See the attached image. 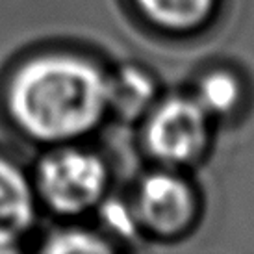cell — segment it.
I'll return each instance as SVG.
<instances>
[{
	"label": "cell",
	"instance_id": "obj_1",
	"mask_svg": "<svg viewBox=\"0 0 254 254\" xmlns=\"http://www.w3.org/2000/svg\"><path fill=\"white\" fill-rule=\"evenodd\" d=\"M7 110L34 139L69 141L91 132L108 112V76L84 58H34L9 80Z\"/></svg>",
	"mask_w": 254,
	"mask_h": 254
},
{
	"label": "cell",
	"instance_id": "obj_2",
	"mask_svg": "<svg viewBox=\"0 0 254 254\" xmlns=\"http://www.w3.org/2000/svg\"><path fill=\"white\" fill-rule=\"evenodd\" d=\"M108 186L104 162L82 148L49 154L37 171V190L50 210L76 215L99 202Z\"/></svg>",
	"mask_w": 254,
	"mask_h": 254
},
{
	"label": "cell",
	"instance_id": "obj_3",
	"mask_svg": "<svg viewBox=\"0 0 254 254\" xmlns=\"http://www.w3.org/2000/svg\"><path fill=\"white\" fill-rule=\"evenodd\" d=\"M195 97H173L148 115L145 145L165 165L193 162L208 145L210 121Z\"/></svg>",
	"mask_w": 254,
	"mask_h": 254
},
{
	"label": "cell",
	"instance_id": "obj_4",
	"mask_svg": "<svg viewBox=\"0 0 254 254\" xmlns=\"http://www.w3.org/2000/svg\"><path fill=\"white\" fill-rule=\"evenodd\" d=\"M135 221L158 236H177L193 223L197 198L184 178L171 173H152L137 188Z\"/></svg>",
	"mask_w": 254,
	"mask_h": 254
},
{
	"label": "cell",
	"instance_id": "obj_5",
	"mask_svg": "<svg viewBox=\"0 0 254 254\" xmlns=\"http://www.w3.org/2000/svg\"><path fill=\"white\" fill-rule=\"evenodd\" d=\"M34 213L28 178L13 162L0 156V251L9 249L28 232Z\"/></svg>",
	"mask_w": 254,
	"mask_h": 254
},
{
	"label": "cell",
	"instance_id": "obj_6",
	"mask_svg": "<svg viewBox=\"0 0 254 254\" xmlns=\"http://www.w3.org/2000/svg\"><path fill=\"white\" fill-rule=\"evenodd\" d=\"M156 95L152 76L139 67H123L108 76V110L123 119H135L150 108Z\"/></svg>",
	"mask_w": 254,
	"mask_h": 254
},
{
	"label": "cell",
	"instance_id": "obj_7",
	"mask_svg": "<svg viewBox=\"0 0 254 254\" xmlns=\"http://www.w3.org/2000/svg\"><path fill=\"white\" fill-rule=\"evenodd\" d=\"M154 26L167 32L197 30L212 17L217 0H134Z\"/></svg>",
	"mask_w": 254,
	"mask_h": 254
},
{
	"label": "cell",
	"instance_id": "obj_8",
	"mask_svg": "<svg viewBox=\"0 0 254 254\" xmlns=\"http://www.w3.org/2000/svg\"><path fill=\"white\" fill-rule=\"evenodd\" d=\"M241 99L240 80L232 72L213 71L206 74L198 84L195 100L210 117L226 115L236 110Z\"/></svg>",
	"mask_w": 254,
	"mask_h": 254
},
{
	"label": "cell",
	"instance_id": "obj_9",
	"mask_svg": "<svg viewBox=\"0 0 254 254\" xmlns=\"http://www.w3.org/2000/svg\"><path fill=\"white\" fill-rule=\"evenodd\" d=\"M43 251L49 253H110L112 247L106 241L82 230H69V232H58L56 236L49 238Z\"/></svg>",
	"mask_w": 254,
	"mask_h": 254
},
{
	"label": "cell",
	"instance_id": "obj_10",
	"mask_svg": "<svg viewBox=\"0 0 254 254\" xmlns=\"http://www.w3.org/2000/svg\"><path fill=\"white\" fill-rule=\"evenodd\" d=\"M106 215H108V223L113 230L117 232H130L134 230V225L137 223L134 215V210L132 208H125V206L119 204H110L106 208Z\"/></svg>",
	"mask_w": 254,
	"mask_h": 254
}]
</instances>
